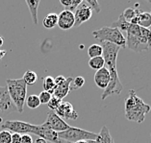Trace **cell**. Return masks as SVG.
I'll use <instances>...</instances> for the list:
<instances>
[{
    "label": "cell",
    "mask_w": 151,
    "mask_h": 143,
    "mask_svg": "<svg viewBox=\"0 0 151 143\" xmlns=\"http://www.w3.org/2000/svg\"><path fill=\"white\" fill-rule=\"evenodd\" d=\"M130 25H131V23L128 22V21L125 19V18L123 17V16H122V14H120L119 18H117V20L114 21V22L112 23V26L111 27L119 29V30L121 33H122V31L126 32L128 30V28L130 27Z\"/></svg>",
    "instance_id": "19"
},
{
    "label": "cell",
    "mask_w": 151,
    "mask_h": 143,
    "mask_svg": "<svg viewBox=\"0 0 151 143\" xmlns=\"http://www.w3.org/2000/svg\"><path fill=\"white\" fill-rule=\"evenodd\" d=\"M51 97H52V94L49 93L48 91H45V90L42 91V92H40V95H39L40 105H42V104H46L47 105V103L50 101Z\"/></svg>",
    "instance_id": "31"
},
{
    "label": "cell",
    "mask_w": 151,
    "mask_h": 143,
    "mask_svg": "<svg viewBox=\"0 0 151 143\" xmlns=\"http://www.w3.org/2000/svg\"><path fill=\"white\" fill-rule=\"evenodd\" d=\"M138 25L139 27L149 29L151 26V16L149 13L142 12L138 16Z\"/></svg>",
    "instance_id": "21"
},
{
    "label": "cell",
    "mask_w": 151,
    "mask_h": 143,
    "mask_svg": "<svg viewBox=\"0 0 151 143\" xmlns=\"http://www.w3.org/2000/svg\"><path fill=\"white\" fill-rule=\"evenodd\" d=\"M55 113L62 119L76 120L78 118V113L73 108V106L67 101H62L59 107L55 109Z\"/></svg>",
    "instance_id": "12"
},
{
    "label": "cell",
    "mask_w": 151,
    "mask_h": 143,
    "mask_svg": "<svg viewBox=\"0 0 151 143\" xmlns=\"http://www.w3.org/2000/svg\"><path fill=\"white\" fill-rule=\"evenodd\" d=\"M43 124H45L47 128H49L50 130L56 132V133L64 132L70 127L64 119L59 117L56 113H55V112H52V111H50L47 113L46 120L43 122Z\"/></svg>",
    "instance_id": "11"
},
{
    "label": "cell",
    "mask_w": 151,
    "mask_h": 143,
    "mask_svg": "<svg viewBox=\"0 0 151 143\" xmlns=\"http://www.w3.org/2000/svg\"><path fill=\"white\" fill-rule=\"evenodd\" d=\"M42 87H43V90L48 91L49 93L53 94V91L55 89V87H56V85H55V82H54V78H52L51 76H46L45 78L43 79Z\"/></svg>",
    "instance_id": "25"
},
{
    "label": "cell",
    "mask_w": 151,
    "mask_h": 143,
    "mask_svg": "<svg viewBox=\"0 0 151 143\" xmlns=\"http://www.w3.org/2000/svg\"><path fill=\"white\" fill-rule=\"evenodd\" d=\"M94 83L99 89H105L108 84L110 82V73L109 70L106 67H103L101 69H99L94 74Z\"/></svg>",
    "instance_id": "16"
},
{
    "label": "cell",
    "mask_w": 151,
    "mask_h": 143,
    "mask_svg": "<svg viewBox=\"0 0 151 143\" xmlns=\"http://www.w3.org/2000/svg\"><path fill=\"white\" fill-rule=\"evenodd\" d=\"M31 134L38 135L39 137L43 138L45 140L49 141L51 143H64V140L59 138L58 133L50 130L43 123L42 125H33Z\"/></svg>",
    "instance_id": "9"
},
{
    "label": "cell",
    "mask_w": 151,
    "mask_h": 143,
    "mask_svg": "<svg viewBox=\"0 0 151 143\" xmlns=\"http://www.w3.org/2000/svg\"><path fill=\"white\" fill-rule=\"evenodd\" d=\"M22 80L24 81V83L26 84L27 86L28 85H34V84L37 82V80H38V75H37V73L35 71L27 70L24 73Z\"/></svg>",
    "instance_id": "26"
},
{
    "label": "cell",
    "mask_w": 151,
    "mask_h": 143,
    "mask_svg": "<svg viewBox=\"0 0 151 143\" xmlns=\"http://www.w3.org/2000/svg\"><path fill=\"white\" fill-rule=\"evenodd\" d=\"M32 126L33 125L30 123L19 120H6L0 125L2 130L9 131L10 133L13 132V134H30Z\"/></svg>",
    "instance_id": "8"
},
{
    "label": "cell",
    "mask_w": 151,
    "mask_h": 143,
    "mask_svg": "<svg viewBox=\"0 0 151 143\" xmlns=\"http://www.w3.org/2000/svg\"><path fill=\"white\" fill-rule=\"evenodd\" d=\"M25 103L27 104L29 109H35L40 106L39 96L36 94L29 95V97H26V101H25Z\"/></svg>",
    "instance_id": "27"
},
{
    "label": "cell",
    "mask_w": 151,
    "mask_h": 143,
    "mask_svg": "<svg viewBox=\"0 0 151 143\" xmlns=\"http://www.w3.org/2000/svg\"><path fill=\"white\" fill-rule=\"evenodd\" d=\"M74 12H75V14H74V18H75L74 27H79L82 23L89 20L91 17V16H93V11H91L90 7L86 4L85 1H82V3L77 7Z\"/></svg>",
    "instance_id": "13"
},
{
    "label": "cell",
    "mask_w": 151,
    "mask_h": 143,
    "mask_svg": "<svg viewBox=\"0 0 151 143\" xmlns=\"http://www.w3.org/2000/svg\"><path fill=\"white\" fill-rule=\"evenodd\" d=\"M34 143H47V141H46V140H45V139H43V138L39 137V138H37V139H36Z\"/></svg>",
    "instance_id": "37"
},
{
    "label": "cell",
    "mask_w": 151,
    "mask_h": 143,
    "mask_svg": "<svg viewBox=\"0 0 151 143\" xmlns=\"http://www.w3.org/2000/svg\"><path fill=\"white\" fill-rule=\"evenodd\" d=\"M7 89L14 105L18 112H23V107L26 101L27 85L22 79H7Z\"/></svg>",
    "instance_id": "3"
},
{
    "label": "cell",
    "mask_w": 151,
    "mask_h": 143,
    "mask_svg": "<svg viewBox=\"0 0 151 143\" xmlns=\"http://www.w3.org/2000/svg\"><path fill=\"white\" fill-rule=\"evenodd\" d=\"M60 3L65 8V11L73 13L77 7L82 3V0H60Z\"/></svg>",
    "instance_id": "22"
},
{
    "label": "cell",
    "mask_w": 151,
    "mask_h": 143,
    "mask_svg": "<svg viewBox=\"0 0 151 143\" xmlns=\"http://www.w3.org/2000/svg\"><path fill=\"white\" fill-rule=\"evenodd\" d=\"M75 18L74 14L69 12V11L64 10L58 14V26L60 27L62 30L68 31L72 27H74Z\"/></svg>",
    "instance_id": "14"
},
{
    "label": "cell",
    "mask_w": 151,
    "mask_h": 143,
    "mask_svg": "<svg viewBox=\"0 0 151 143\" xmlns=\"http://www.w3.org/2000/svg\"><path fill=\"white\" fill-rule=\"evenodd\" d=\"M25 2H26L28 9L31 13L33 22L35 25H38V8L40 1V0H26Z\"/></svg>",
    "instance_id": "18"
},
{
    "label": "cell",
    "mask_w": 151,
    "mask_h": 143,
    "mask_svg": "<svg viewBox=\"0 0 151 143\" xmlns=\"http://www.w3.org/2000/svg\"><path fill=\"white\" fill-rule=\"evenodd\" d=\"M95 142L96 143H115L111 134H110L109 129L106 126H103L101 128L99 134H97V137L95 139Z\"/></svg>",
    "instance_id": "17"
},
{
    "label": "cell",
    "mask_w": 151,
    "mask_h": 143,
    "mask_svg": "<svg viewBox=\"0 0 151 143\" xmlns=\"http://www.w3.org/2000/svg\"><path fill=\"white\" fill-rule=\"evenodd\" d=\"M88 55L90 59L102 56V47L99 44H91L88 49Z\"/></svg>",
    "instance_id": "28"
},
{
    "label": "cell",
    "mask_w": 151,
    "mask_h": 143,
    "mask_svg": "<svg viewBox=\"0 0 151 143\" xmlns=\"http://www.w3.org/2000/svg\"><path fill=\"white\" fill-rule=\"evenodd\" d=\"M93 36L95 39L100 42H110L119 46L120 48L126 47V39L123 34L119 29L113 27H102L93 32Z\"/></svg>",
    "instance_id": "4"
},
{
    "label": "cell",
    "mask_w": 151,
    "mask_h": 143,
    "mask_svg": "<svg viewBox=\"0 0 151 143\" xmlns=\"http://www.w3.org/2000/svg\"><path fill=\"white\" fill-rule=\"evenodd\" d=\"M57 24H58V14L55 13L48 14L45 17V19L42 20L43 27H45L46 29H52Z\"/></svg>",
    "instance_id": "20"
},
{
    "label": "cell",
    "mask_w": 151,
    "mask_h": 143,
    "mask_svg": "<svg viewBox=\"0 0 151 143\" xmlns=\"http://www.w3.org/2000/svg\"><path fill=\"white\" fill-rule=\"evenodd\" d=\"M89 66L91 69H94V70H99L103 67H105V61L104 59L101 57H95V58H91L89 61Z\"/></svg>",
    "instance_id": "23"
},
{
    "label": "cell",
    "mask_w": 151,
    "mask_h": 143,
    "mask_svg": "<svg viewBox=\"0 0 151 143\" xmlns=\"http://www.w3.org/2000/svg\"><path fill=\"white\" fill-rule=\"evenodd\" d=\"M141 13H142V11L138 8H127L123 13H121V14H122V16L125 19H126L128 22H130L134 17L138 16Z\"/></svg>",
    "instance_id": "24"
},
{
    "label": "cell",
    "mask_w": 151,
    "mask_h": 143,
    "mask_svg": "<svg viewBox=\"0 0 151 143\" xmlns=\"http://www.w3.org/2000/svg\"><path fill=\"white\" fill-rule=\"evenodd\" d=\"M126 47L136 53L147 51L151 46V30L131 24L126 31Z\"/></svg>",
    "instance_id": "2"
},
{
    "label": "cell",
    "mask_w": 151,
    "mask_h": 143,
    "mask_svg": "<svg viewBox=\"0 0 151 143\" xmlns=\"http://www.w3.org/2000/svg\"><path fill=\"white\" fill-rule=\"evenodd\" d=\"M14 112L17 111L10 97L7 87L0 86V118Z\"/></svg>",
    "instance_id": "10"
},
{
    "label": "cell",
    "mask_w": 151,
    "mask_h": 143,
    "mask_svg": "<svg viewBox=\"0 0 151 143\" xmlns=\"http://www.w3.org/2000/svg\"><path fill=\"white\" fill-rule=\"evenodd\" d=\"M107 69L110 73V82L103 91L101 95V100H105L107 97L111 96V95H119L123 89V86L119 80L116 66L108 67Z\"/></svg>",
    "instance_id": "6"
},
{
    "label": "cell",
    "mask_w": 151,
    "mask_h": 143,
    "mask_svg": "<svg viewBox=\"0 0 151 143\" xmlns=\"http://www.w3.org/2000/svg\"><path fill=\"white\" fill-rule=\"evenodd\" d=\"M150 111V106L145 104L134 89L129 90V95L124 103V114L128 120L141 124L145 121L146 114Z\"/></svg>",
    "instance_id": "1"
},
{
    "label": "cell",
    "mask_w": 151,
    "mask_h": 143,
    "mask_svg": "<svg viewBox=\"0 0 151 143\" xmlns=\"http://www.w3.org/2000/svg\"><path fill=\"white\" fill-rule=\"evenodd\" d=\"M67 143H69V142H67Z\"/></svg>",
    "instance_id": "42"
},
{
    "label": "cell",
    "mask_w": 151,
    "mask_h": 143,
    "mask_svg": "<svg viewBox=\"0 0 151 143\" xmlns=\"http://www.w3.org/2000/svg\"><path fill=\"white\" fill-rule=\"evenodd\" d=\"M73 81L72 77H68L60 85H57L53 91V96L60 100H63L67 95L70 92V87Z\"/></svg>",
    "instance_id": "15"
},
{
    "label": "cell",
    "mask_w": 151,
    "mask_h": 143,
    "mask_svg": "<svg viewBox=\"0 0 151 143\" xmlns=\"http://www.w3.org/2000/svg\"><path fill=\"white\" fill-rule=\"evenodd\" d=\"M65 80V77L64 76H58L56 77V78H54V82H55V85H60V84H62L64 81Z\"/></svg>",
    "instance_id": "36"
},
{
    "label": "cell",
    "mask_w": 151,
    "mask_h": 143,
    "mask_svg": "<svg viewBox=\"0 0 151 143\" xmlns=\"http://www.w3.org/2000/svg\"><path fill=\"white\" fill-rule=\"evenodd\" d=\"M58 137L64 141H67L69 143H75L77 141L82 140H95L97 137V134L80 129V128L69 127L68 130L58 133Z\"/></svg>",
    "instance_id": "5"
},
{
    "label": "cell",
    "mask_w": 151,
    "mask_h": 143,
    "mask_svg": "<svg viewBox=\"0 0 151 143\" xmlns=\"http://www.w3.org/2000/svg\"><path fill=\"white\" fill-rule=\"evenodd\" d=\"M20 141H21V134H12V140H11V143H20Z\"/></svg>",
    "instance_id": "35"
},
{
    "label": "cell",
    "mask_w": 151,
    "mask_h": 143,
    "mask_svg": "<svg viewBox=\"0 0 151 143\" xmlns=\"http://www.w3.org/2000/svg\"><path fill=\"white\" fill-rule=\"evenodd\" d=\"M88 143H96L95 140H88Z\"/></svg>",
    "instance_id": "40"
},
{
    "label": "cell",
    "mask_w": 151,
    "mask_h": 143,
    "mask_svg": "<svg viewBox=\"0 0 151 143\" xmlns=\"http://www.w3.org/2000/svg\"><path fill=\"white\" fill-rule=\"evenodd\" d=\"M20 143H33V138L30 134H21Z\"/></svg>",
    "instance_id": "34"
},
{
    "label": "cell",
    "mask_w": 151,
    "mask_h": 143,
    "mask_svg": "<svg viewBox=\"0 0 151 143\" xmlns=\"http://www.w3.org/2000/svg\"><path fill=\"white\" fill-rule=\"evenodd\" d=\"M85 79L82 76H77L75 79H73L72 83H71V87H70V91L71 90H76L82 87L85 85Z\"/></svg>",
    "instance_id": "29"
},
{
    "label": "cell",
    "mask_w": 151,
    "mask_h": 143,
    "mask_svg": "<svg viewBox=\"0 0 151 143\" xmlns=\"http://www.w3.org/2000/svg\"><path fill=\"white\" fill-rule=\"evenodd\" d=\"M61 102H62V100H60V99L52 96L50 99V101L47 103V106H48V108L50 109V111L55 112V109L59 107V105L61 104Z\"/></svg>",
    "instance_id": "32"
},
{
    "label": "cell",
    "mask_w": 151,
    "mask_h": 143,
    "mask_svg": "<svg viewBox=\"0 0 151 143\" xmlns=\"http://www.w3.org/2000/svg\"><path fill=\"white\" fill-rule=\"evenodd\" d=\"M149 14H150V16H151V12H150V13H149Z\"/></svg>",
    "instance_id": "41"
},
{
    "label": "cell",
    "mask_w": 151,
    "mask_h": 143,
    "mask_svg": "<svg viewBox=\"0 0 151 143\" xmlns=\"http://www.w3.org/2000/svg\"><path fill=\"white\" fill-rule=\"evenodd\" d=\"M102 47V58L104 59L106 68L116 66V59L120 47L110 42H101Z\"/></svg>",
    "instance_id": "7"
},
{
    "label": "cell",
    "mask_w": 151,
    "mask_h": 143,
    "mask_svg": "<svg viewBox=\"0 0 151 143\" xmlns=\"http://www.w3.org/2000/svg\"><path fill=\"white\" fill-rule=\"evenodd\" d=\"M85 2H86V4L91 9V11H94L96 14L100 13L101 8H100V6H99L98 2L96 1V0H86Z\"/></svg>",
    "instance_id": "33"
},
{
    "label": "cell",
    "mask_w": 151,
    "mask_h": 143,
    "mask_svg": "<svg viewBox=\"0 0 151 143\" xmlns=\"http://www.w3.org/2000/svg\"><path fill=\"white\" fill-rule=\"evenodd\" d=\"M3 42H4L3 41V38L2 36H0V48H1V46L3 45Z\"/></svg>",
    "instance_id": "38"
},
{
    "label": "cell",
    "mask_w": 151,
    "mask_h": 143,
    "mask_svg": "<svg viewBox=\"0 0 151 143\" xmlns=\"http://www.w3.org/2000/svg\"><path fill=\"white\" fill-rule=\"evenodd\" d=\"M75 143H88V141H86V140H82V141H77V142H75Z\"/></svg>",
    "instance_id": "39"
},
{
    "label": "cell",
    "mask_w": 151,
    "mask_h": 143,
    "mask_svg": "<svg viewBox=\"0 0 151 143\" xmlns=\"http://www.w3.org/2000/svg\"><path fill=\"white\" fill-rule=\"evenodd\" d=\"M150 135H151V134H150Z\"/></svg>",
    "instance_id": "43"
},
{
    "label": "cell",
    "mask_w": 151,
    "mask_h": 143,
    "mask_svg": "<svg viewBox=\"0 0 151 143\" xmlns=\"http://www.w3.org/2000/svg\"><path fill=\"white\" fill-rule=\"evenodd\" d=\"M12 140V134L9 131L2 130L0 132V143H11Z\"/></svg>",
    "instance_id": "30"
}]
</instances>
